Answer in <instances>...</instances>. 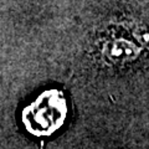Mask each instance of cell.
<instances>
[{
  "instance_id": "cell-2",
  "label": "cell",
  "mask_w": 149,
  "mask_h": 149,
  "mask_svg": "<svg viewBox=\"0 0 149 149\" xmlns=\"http://www.w3.org/2000/svg\"><path fill=\"white\" fill-rule=\"evenodd\" d=\"M142 49L128 37L112 35L102 41L100 54L102 60L111 66H123L136 61Z\"/></svg>"
},
{
  "instance_id": "cell-1",
  "label": "cell",
  "mask_w": 149,
  "mask_h": 149,
  "mask_svg": "<svg viewBox=\"0 0 149 149\" xmlns=\"http://www.w3.org/2000/svg\"><path fill=\"white\" fill-rule=\"evenodd\" d=\"M66 114V103L57 92L41 95L26 111V122L34 132H49L61 123Z\"/></svg>"
}]
</instances>
